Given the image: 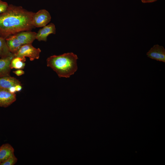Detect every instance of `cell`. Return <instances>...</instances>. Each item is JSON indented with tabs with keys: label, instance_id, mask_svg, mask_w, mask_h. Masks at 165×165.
<instances>
[{
	"label": "cell",
	"instance_id": "obj_1",
	"mask_svg": "<svg viewBox=\"0 0 165 165\" xmlns=\"http://www.w3.org/2000/svg\"><path fill=\"white\" fill-rule=\"evenodd\" d=\"M34 13L21 6L9 5L0 14V36L6 38L20 32L31 31L35 27L32 24Z\"/></svg>",
	"mask_w": 165,
	"mask_h": 165
},
{
	"label": "cell",
	"instance_id": "obj_2",
	"mask_svg": "<svg viewBox=\"0 0 165 165\" xmlns=\"http://www.w3.org/2000/svg\"><path fill=\"white\" fill-rule=\"evenodd\" d=\"M77 56L72 53L54 55L47 58V65L56 72L59 77L69 78L77 70Z\"/></svg>",
	"mask_w": 165,
	"mask_h": 165
},
{
	"label": "cell",
	"instance_id": "obj_3",
	"mask_svg": "<svg viewBox=\"0 0 165 165\" xmlns=\"http://www.w3.org/2000/svg\"><path fill=\"white\" fill-rule=\"evenodd\" d=\"M41 52L39 48L34 47L32 44H26L22 45L18 52L14 55L15 57H27L30 61H33L39 59Z\"/></svg>",
	"mask_w": 165,
	"mask_h": 165
},
{
	"label": "cell",
	"instance_id": "obj_4",
	"mask_svg": "<svg viewBox=\"0 0 165 165\" xmlns=\"http://www.w3.org/2000/svg\"><path fill=\"white\" fill-rule=\"evenodd\" d=\"M51 20L50 13L46 9H41L35 13L32 18V24L34 27H43L49 23Z\"/></svg>",
	"mask_w": 165,
	"mask_h": 165
},
{
	"label": "cell",
	"instance_id": "obj_5",
	"mask_svg": "<svg viewBox=\"0 0 165 165\" xmlns=\"http://www.w3.org/2000/svg\"><path fill=\"white\" fill-rule=\"evenodd\" d=\"M146 55L151 59L165 63V49L162 46L158 44L153 46Z\"/></svg>",
	"mask_w": 165,
	"mask_h": 165
},
{
	"label": "cell",
	"instance_id": "obj_6",
	"mask_svg": "<svg viewBox=\"0 0 165 165\" xmlns=\"http://www.w3.org/2000/svg\"><path fill=\"white\" fill-rule=\"evenodd\" d=\"M16 100V95L6 89L0 88V106L6 108Z\"/></svg>",
	"mask_w": 165,
	"mask_h": 165
},
{
	"label": "cell",
	"instance_id": "obj_7",
	"mask_svg": "<svg viewBox=\"0 0 165 165\" xmlns=\"http://www.w3.org/2000/svg\"><path fill=\"white\" fill-rule=\"evenodd\" d=\"M56 33L55 25L53 23L46 25L40 29L37 33L36 38L38 41H46L47 37L50 34Z\"/></svg>",
	"mask_w": 165,
	"mask_h": 165
},
{
	"label": "cell",
	"instance_id": "obj_8",
	"mask_svg": "<svg viewBox=\"0 0 165 165\" xmlns=\"http://www.w3.org/2000/svg\"><path fill=\"white\" fill-rule=\"evenodd\" d=\"M14 35L22 45L32 44L36 39L37 33L30 31H25L20 32Z\"/></svg>",
	"mask_w": 165,
	"mask_h": 165
},
{
	"label": "cell",
	"instance_id": "obj_9",
	"mask_svg": "<svg viewBox=\"0 0 165 165\" xmlns=\"http://www.w3.org/2000/svg\"><path fill=\"white\" fill-rule=\"evenodd\" d=\"M14 54L9 57L0 58V78L10 75V65Z\"/></svg>",
	"mask_w": 165,
	"mask_h": 165
},
{
	"label": "cell",
	"instance_id": "obj_10",
	"mask_svg": "<svg viewBox=\"0 0 165 165\" xmlns=\"http://www.w3.org/2000/svg\"><path fill=\"white\" fill-rule=\"evenodd\" d=\"M6 41L10 51L13 54L18 52L22 45L15 35L8 37Z\"/></svg>",
	"mask_w": 165,
	"mask_h": 165
},
{
	"label": "cell",
	"instance_id": "obj_11",
	"mask_svg": "<svg viewBox=\"0 0 165 165\" xmlns=\"http://www.w3.org/2000/svg\"><path fill=\"white\" fill-rule=\"evenodd\" d=\"M21 84L20 82L16 78L10 75L0 78V88L8 90L10 87Z\"/></svg>",
	"mask_w": 165,
	"mask_h": 165
},
{
	"label": "cell",
	"instance_id": "obj_12",
	"mask_svg": "<svg viewBox=\"0 0 165 165\" xmlns=\"http://www.w3.org/2000/svg\"><path fill=\"white\" fill-rule=\"evenodd\" d=\"M14 152V149L10 144H3L0 147V164L6 160Z\"/></svg>",
	"mask_w": 165,
	"mask_h": 165
},
{
	"label": "cell",
	"instance_id": "obj_13",
	"mask_svg": "<svg viewBox=\"0 0 165 165\" xmlns=\"http://www.w3.org/2000/svg\"><path fill=\"white\" fill-rule=\"evenodd\" d=\"M26 59L24 57H16L13 58L10 64V67L11 69H23L25 66V62Z\"/></svg>",
	"mask_w": 165,
	"mask_h": 165
},
{
	"label": "cell",
	"instance_id": "obj_14",
	"mask_svg": "<svg viewBox=\"0 0 165 165\" xmlns=\"http://www.w3.org/2000/svg\"><path fill=\"white\" fill-rule=\"evenodd\" d=\"M7 45L6 38L0 36V58L6 57L13 55Z\"/></svg>",
	"mask_w": 165,
	"mask_h": 165
},
{
	"label": "cell",
	"instance_id": "obj_15",
	"mask_svg": "<svg viewBox=\"0 0 165 165\" xmlns=\"http://www.w3.org/2000/svg\"><path fill=\"white\" fill-rule=\"evenodd\" d=\"M17 161V159L13 153L6 160L1 163L0 165H14Z\"/></svg>",
	"mask_w": 165,
	"mask_h": 165
},
{
	"label": "cell",
	"instance_id": "obj_16",
	"mask_svg": "<svg viewBox=\"0 0 165 165\" xmlns=\"http://www.w3.org/2000/svg\"><path fill=\"white\" fill-rule=\"evenodd\" d=\"M8 6L6 2L0 0V14L6 10Z\"/></svg>",
	"mask_w": 165,
	"mask_h": 165
},
{
	"label": "cell",
	"instance_id": "obj_17",
	"mask_svg": "<svg viewBox=\"0 0 165 165\" xmlns=\"http://www.w3.org/2000/svg\"><path fill=\"white\" fill-rule=\"evenodd\" d=\"M13 72L17 76H21L24 73V72L22 69H18Z\"/></svg>",
	"mask_w": 165,
	"mask_h": 165
},
{
	"label": "cell",
	"instance_id": "obj_18",
	"mask_svg": "<svg viewBox=\"0 0 165 165\" xmlns=\"http://www.w3.org/2000/svg\"><path fill=\"white\" fill-rule=\"evenodd\" d=\"M16 92H20L22 89V86L21 84H19L15 86Z\"/></svg>",
	"mask_w": 165,
	"mask_h": 165
},
{
	"label": "cell",
	"instance_id": "obj_19",
	"mask_svg": "<svg viewBox=\"0 0 165 165\" xmlns=\"http://www.w3.org/2000/svg\"><path fill=\"white\" fill-rule=\"evenodd\" d=\"M8 90L10 92L12 93H15L16 92L15 86L11 87Z\"/></svg>",
	"mask_w": 165,
	"mask_h": 165
},
{
	"label": "cell",
	"instance_id": "obj_20",
	"mask_svg": "<svg viewBox=\"0 0 165 165\" xmlns=\"http://www.w3.org/2000/svg\"><path fill=\"white\" fill-rule=\"evenodd\" d=\"M157 0H141V2L143 3H151L155 2Z\"/></svg>",
	"mask_w": 165,
	"mask_h": 165
}]
</instances>
